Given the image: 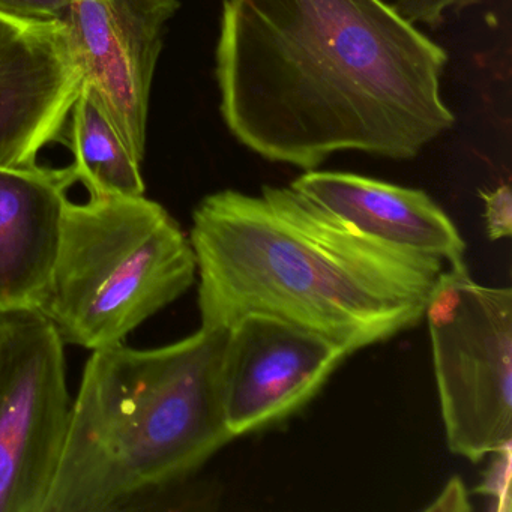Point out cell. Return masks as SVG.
<instances>
[{
    "label": "cell",
    "instance_id": "6da1fadb",
    "mask_svg": "<svg viewBox=\"0 0 512 512\" xmlns=\"http://www.w3.org/2000/svg\"><path fill=\"white\" fill-rule=\"evenodd\" d=\"M446 64L385 0H223L221 118L272 163L308 172L338 152L418 157L455 124Z\"/></svg>",
    "mask_w": 512,
    "mask_h": 512
},
{
    "label": "cell",
    "instance_id": "7a4b0ae2",
    "mask_svg": "<svg viewBox=\"0 0 512 512\" xmlns=\"http://www.w3.org/2000/svg\"><path fill=\"white\" fill-rule=\"evenodd\" d=\"M190 241L202 326L263 314L349 356L419 325L446 269L362 235L290 185L209 194L194 209Z\"/></svg>",
    "mask_w": 512,
    "mask_h": 512
},
{
    "label": "cell",
    "instance_id": "3957f363",
    "mask_svg": "<svg viewBox=\"0 0 512 512\" xmlns=\"http://www.w3.org/2000/svg\"><path fill=\"white\" fill-rule=\"evenodd\" d=\"M227 328L157 349L92 350L43 512H106L184 481L235 439L224 418Z\"/></svg>",
    "mask_w": 512,
    "mask_h": 512
},
{
    "label": "cell",
    "instance_id": "277c9868",
    "mask_svg": "<svg viewBox=\"0 0 512 512\" xmlns=\"http://www.w3.org/2000/svg\"><path fill=\"white\" fill-rule=\"evenodd\" d=\"M190 236L164 206L139 197L68 202L38 310L65 344L89 350L125 338L194 284Z\"/></svg>",
    "mask_w": 512,
    "mask_h": 512
},
{
    "label": "cell",
    "instance_id": "5b68a950",
    "mask_svg": "<svg viewBox=\"0 0 512 512\" xmlns=\"http://www.w3.org/2000/svg\"><path fill=\"white\" fill-rule=\"evenodd\" d=\"M424 319L446 443L479 463L512 443V290L446 266Z\"/></svg>",
    "mask_w": 512,
    "mask_h": 512
},
{
    "label": "cell",
    "instance_id": "8992f818",
    "mask_svg": "<svg viewBox=\"0 0 512 512\" xmlns=\"http://www.w3.org/2000/svg\"><path fill=\"white\" fill-rule=\"evenodd\" d=\"M64 340L38 308L0 310V512H43L70 424Z\"/></svg>",
    "mask_w": 512,
    "mask_h": 512
},
{
    "label": "cell",
    "instance_id": "52a82bcc",
    "mask_svg": "<svg viewBox=\"0 0 512 512\" xmlns=\"http://www.w3.org/2000/svg\"><path fill=\"white\" fill-rule=\"evenodd\" d=\"M179 0H71L64 25L83 82L139 163L167 23Z\"/></svg>",
    "mask_w": 512,
    "mask_h": 512
},
{
    "label": "cell",
    "instance_id": "ba28073f",
    "mask_svg": "<svg viewBox=\"0 0 512 512\" xmlns=\"http://www.w3.org/2000/svg\"><path fill=\"white\" fill-rule=\"evenodd\" d=\"M346 350L301 326L247 314L227 334L221 401L233 436L277 427L301 412L347 358Z\"/></svg>",
    "mask_w": 512,
    "mask_h": 512
},
{
    "label": "cell",
    "instance_id": "9c48e42d",
    "mask_svg": "<svg viewBox=\"0 0 512 512\" xmlns=\"http://www.w3.org/2000/svg\"><path fill=\"white\" fill-rule=\"evenodd\" d=\"M290 187L374 241L434 257L446 266L464 263L466 242L425 191L317 169L302 173Z\"/></svg>",
    "mask_w": 512,
    "mask_h": 512
},
{
    "label": "cell",
    "instance_id": "30bf717a",
    "mask_svg": "<svg viewBox=\"0 0 512 512\" xmlns=\"http://www.w3.org/2000/svg\"><path fill=\"white\" fill-rule=\"evenodd\" d=\"M76 182L71 166H0V310L40 308Z\"/></svg>",
    "mask_w": 512,
    "mask_h": 512
},
{
    "label": "cell",
    "instance_id": "8fae6325",
    "mask_svg": "<svg viewBox=\"0 0 512 512\" xmlns=\"http://www.w3.org/2000/svg\"><path fill=\"white\" fill-rule=\"evenodd\" d=\"M70 116L71 169L89 197L145 196L142 163L128 151L88 83L82 82Z\"/></svg>",
    "mask_w": 512,
    "mask_h": 512
},
{
    "label": "cell",
    "instance_id": "7c38bea8",
    "mask_svg": "<svg viewBox=\"0 0 512 512\" xmlns=\"http://www.w3.org/2000/svg\"><path fill=\"white\" fill-rule=\"evenodd\" d=\"M34 52L26 26L0 13V166L19 151L35 104Z\"/></svg>",
    "mask_w": 512,
    "mask_h": 512
},
{
    "label": "cell",
    "instance_id": "4fadbf2b",
    "mask_svg": "<svg viewBox=\"0 0 512 512\" xmlns=\"http://www.w3.org/2000/svg\"><path fill=\"white\" fill-rule=\"evenodd\" d=\"M476 2L478 0H395L394 8L413 25L436 29L445 20L446 11L464 10Z\"/></svg>",
    "mask_w": 512,
    "mask_h": 512
},
{
    "label": "cell",
    "instance_id": "5bb4252c",
    "mask_svg": "<svg viewBox=\"0 0 512 512\" xmlns=\"http://www.w3.org/2000/svg\"><path fill=\"white\" fill-rule=\"evenodd\" d=\"M71 0H0V13L29 22L64 23Z\"/></svg>",
    "mask_w": 512,
    "mask_h": 512
},
{
    "label": "cell",
    "instance_id": "9a60e30c",
    "mask_svg": "<svg viewBox=\"0 0 512 512\" xmlns=\"http://www.w3.org/2000/svg\"><path fill=\"white\" fill-rule=\"evenodd\" d=\"M485 206V224L491 241L509 238L512 233V194L509 185L482 193Z\"/></svg>",
    "mask_w": 512,
    "mask_h": 512
},
{
    "label": "cell",
    "instance_id": "2e32d148",
    "mask_svg": "<svg viewBox=\"0 0 512 512\" xmlns=\"http://www.w3.org/2000/svg\"><path fill=\"white\" fill-rule=\"evenodd\" d=\"M427 511H472L466 487L460 478H451L442 493L428 505Z\"/></svg>",
    "mask_w": 512,
    "mask_h": 512
}]
</instances>
